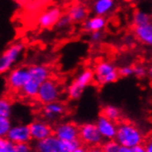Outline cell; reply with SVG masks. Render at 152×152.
Here are the masks:
<instances>
[{
	"label": "cell",
	"mask_w": 152,
	"mask_h": 152,
	"mask_svg": "<svg viewBox=\"0 0 152 152\" xmlns=\"http://www.w3.org/2000/svg\"><path fill=\"white\" fill-rule=\"evenodd\" d=\"M24 50V44L21 42L13 43L8 46L0 55V74L8 72L19 61Z\"/></svg>",
	"instance_id": "cell-6"
},
{
	"label": "cell",
	"mask_w": 152,
	"mask_h": 152,
	"mask_svg": "<svg viewBox=\"0 0 152 152\" xmlns=\"http://www.w3.org/2000/svg\"><path fill=\"white\" fill-rule=\"evenodd\" d=\"M118 152H128V148H120Z\"/></svg>",
	"instance_id": "cell-36"
},
{
	"label": "cell",
	"mask_w": 152,
	"mask_h": 152,
	"mask_svg": "<svg viewBox=\"0 0 152 152\" xmlns=\"http://www.w3.org/2000/svg\"><path fill=\"white\" fill-rule=\"evenodd\" d=\"M71 23H72V21H71V19L69 18V17L67 15H62L60 17V18L58 19L56 27L57 28L64 29V28H68L71 25Z\"/></svg>",
	"instance_id": "cell-27"
},
{
	"label": "cell",
	"mask_w": 152,
	"mask_h": 152,
	"mask_svg": "<svg viewBox=\"0 0 152 152\" xmlns=\"http://www.w3.org/2000/svg\"><path fill=\"white\" fill-rule=\"evenodd\" d=\"M62 15V11L59 7H50L40 15V17L38 18V25L42 28H52L56 27L58 19Z\"/></svg>",
	"instance_id": "cell-13"
},
{
	"label": "cell",
	"mask_w": 152,
	"mask_h": 152,
	"mask_svg": "<svg viewBox=\"0 0 152 152\" xmlns=\"http://www.w3.org/2000/svg\"><path fill=\"white\" fill-rule=\"evenodd\" d=\"M67 15L72 22H82L88 16V9L82 4H75L70 7Z\"/></svg>",
	"instance_id": "cell-18"
},
{
	"label": "cell",
	"mask_w": 152,
	"mask_h": 152,
	"mask_svg": "<svg viewBox=\"0 0 152 152\" xmlns=\"http://www.w3.org/2000/svg\"><path fill=\"white\" fill-rule=\"evenodd\" d=\"M62 96V87L60 83L55 80L49 78L43 82L38 90L36 99L42 104L53 102H57Z\"/></svg>",
	"instance_id": "cell-4"
},
{
	"label": "cell",
	"mask_w": 152,
	"mask_h": 152,
	"mask_svg": "<svg viewBox=\"0 0 152 152\" xmlns=\"http://www.w3.org/2000/svg\"><path fill=\"white\" fill-rule=\"evenodd\" d=\"M93 73L94 81L101 86L115 83L120 77L115 65L106 61L98 62L93 70Z\"/></svg>",
	"instance_id": "cell-5"
},
{
	"label": "cell",
	"mask_w": 152,
	"mask_h": 152,
	"mask_svg": "<svg viewBox=\"0 0 152 152\" xmlns=\"http://www.w3.org/2000/svg\"><path fill=\"white\" fill-rule=\"evenodd\" d=\"M134 33L136 38L146 45H152V24L134 27Z\"/></svg>",
	"instance_id": "cell-17"
},
{
	"label": "cell",
	"mask_w": 152,
	"mask_h": 152,
	"mask_svg": "<svg viewBox=\"0 0 152 152\" xmlns=\"http://www.w3.org/2000/svg\"><path fill=\"white\" fill-rule=\"evenodd\" d=\"M121 148H134L143 145L145 136L136 124L130 121H120L117 124V130L114 138Z\"/></svg>",
	"instance_id": "cell-1"
},
{
	"label": "cell",
	"mask_w": 152,
	"mask_h": 152,
	"mask_svg": "<svg viewBox=\"0 0 152 152\" xmlns=\"http://www.w3.org/2000/svg\"><path fill=\"white\" fill-rule=\"evenodd\" d=\"M81 143L79 140L75 141H61L60 150L59 152H73L78 147H79Z\"/></svg>",
	"instance_id": "cell-24"
},
{
	"label": "cell",
	"mask_w": 152,
	"mask_h": 152,
	"mask_svg": "<svg viewBox=\"0 0 152 152\" xmlns=\"http://www.w3.org/2000/svg\"><path fill=\"white\" fill-rule=\"evenodd\" d=\"M31 152H37V151H35V150H34V151H31Z\"/></svg>",
	"instance_id": "cell-37"
},
{
	"label": "cell",
	"mask_w": 152,
	"mask_h": 152,
	"mask_svg": "<svg viewBox=\"0 0 152 152\" xmlns=\"http://www.w3.org/2000/svg\"><path fill=\"white\" fill-rule=\"evenodd\" d=\"M104 38V34L102 30V31H94L90 33V41L92 43H100Z\"/></svg>",
	"instance_id": "cell-31"
},
{
	"label": "cell",
	"mask_w": 152,
	"mask_h": 152,
	"mask_svg": "<svg viewBox=\"0 0 152 152\" xmlns=\"http://www.w3.org/2000/svg\"><path fill=\"white\" fill-rule=\"evenodd\" d=\"M14 143L10 142L7 137L0 138V152H12Z\"/></svg>",
	"instance_id": "cell-26"
},
{
	"label": "cell",
	"mask_w": 152,
	"mask_h": 152,
	"mask_svg": "<svg viewBox=\"0 0 152 152\" xmlns=\"http://www.w3.org/2000/svg\"><path fill=\"white\" fill-rule=\"evenodd\" d=\"M79 140L85 147H100L103 138L94 123H84L79 126Z\"/></svg>",
	"instance_id": "cell-7"
},
{
	"label": "cell",
	"mask_w": 152,
	"mask_h": 152,
	"mask_svg": "<svg viewBox=\"0 0 152 152\" xmlns=\"http://www.w3.org/2000/svg\"><path fill=\"white\" fill-rule=\"evenodd\" d=\"M102 115H103L104 117L117 123L118 121L121 120L122 112H121L119 107L113 105V104H107L102 108Z\"/></svg>",
	"instance_id": "cell-20"
},
{
	"label": "cell",
	"mask_w": 152,
	"mask_h": 152,
	"mask_svg": "<svg viewBox=\"0 0 152 152\" xmlns=\"http://www.w3.org/2000/svg\"><path fill=\"white\" fill-rule=\"evenodd\" d=\"M6 137L14 144L30 143L31 141L29 125L17 124L10 126Z\"/></svg>",
	"instance_id": "cell-11"
},
{
	"label": "cell",
	"mask_w": 152,
	"mask_h": 152,
	"mask_svg": "<svg viewBox=\"0 0 152 152\" xmlns=\"http://www.w3.org/2000/svg\"><path fill=\"white\" fill-rule=\"evenodd\" d=\"M114 7V0H96L93 5V11L96 16L104 17Z\"/></svg>",
	"instance_id": "cell-19"
},
{
	"label": "cell",
	"mask_w": 152,
	"mask_h": 152,
	"mask_svg": "<svg viewBox=\"0 0 152 152\" xmlns=\"http://www.w3.org/2000/svg\"><path fill=\"white\" fill-rule=\"evenodd\" d=\"M10 126H11V122L9 118L0 116V138L6 137Z\"/></svg>",
	"instance_id": "cell-25"
},
{
	"label": "cell",
	"mask_w": 152,
	"mask_h": 152,
	"mask_svg": "<svg viewBox=\"0 0 152 152\" xmlns=\"http://www.w3.org/2000/svg\"><path fill=\"white\" fill-rule=\"evenodd\" d=\"M73 152H87V148L83 145H80L79 147H78Z\"/></svg>",
	"instance_id": "cell-35"
},
{
	"label": "cell",
	"mask_w": 152,
	"mask_h": 152,
	"mask_svg": "<svg viewBox=\"0 0 152 152\" xmlns=\"http://www.w3.org/2000/svg\"><path fill=\"white\" fill-rule=\"evenodd\" d=\"M53 135L60 141L79 140V126L73 122H62L53 127Z\"/></svg>",
	"instance_id": "cell-8"
},
{
	"label": "cell",
	"mask_w": 152,
	"mask_h": 152,
	"mask_svg": "<svg viewBox=\"0 0 152 152\" xmlns=\"http://www.w3.org/2000/svg\"><path fill=\"white\" fill-rule=\"evenodd\" d=\"M98 130L102 137L103 140H110L114 139L117 130V123L114 121H112L110 119L104 117L103 115H101L98 118L97 122L95 123Z\"/></svg>",
	"instance_id": "cell-14"
},
{
	"label": "cell",
	"mask_w": 152,
	"mask_h": 152,
	"mask_svg": "<svg viewBox=\"0 0 152 152\" xmlns=\"http://www.w3.org/2000/svg\"><path fill=\"white\" fill-rule=\"evenodd\" d=\"M100 147H101L102 152H118L121 148L115 139L104 140Z\"/></svg>",
	"instance_id": "cell-23"
},
{
	"label": "cell",
	"mask_w": 152,
	"mask_h": 152,
	"mask_svg": "<svg viewBox=\"0 0 152 152\" xmlns=\"http://www.w3.org/2000/svg\"><path fill=\"white\" fill-rule=\"evenodd\" d=\"M106 26V18L102 16H94L84 20L83 30L91 33L94 31H102Z\"/></svg>",
	"instance_id": "cell-16"
},
{
	"label": "cell",
	"mask_w": 152,
	"mask_h": 152,
	"mask_svg": "<svg viewBox=\"0 0 152 152\" xmlns=\"http://www.w3.org/2000/svg\"><path fill=\"white\" fill-rule=\"evenodd\" d=\"M149 23H151V17L148 12L143 11V10H137V11L135 12L133 16L134 27L147 25Z\"/></svg>",
	"instance_id": "cell-21"
},
{
	"label": "cell",
	"mask_w": 152,
	"mask_h": 152,
	"mask_svg": "<svg viewBox=\"0 0 152 152\" xmlns=\"http://www.w3.org/2000/svg\"><path fill=\"white\" fill-rule=\"evenodd\" d=\"M29 79L28 67H17L8 72L7 82L8 87L14 92H20Z\"/></svg>",
	"instance_id": "cell-9"
},
{
	"label": "cell",
	"mask_w": 152,
	"mask_h": 152,
	"mask_svg": "<svg viewBox=\"0 0 152 152\" xmlns=\"http://www.w3.org/2000/svg\"><path fill=\"white\" fill-rule=\"evenodd\" d=\"M61 141L53 135L35 142L34 148L37 152H59Z\"/></svg>",
	"instance_id": "cell-15"
},
{
	"label": "cell",
	"mask_w": 152,
	"mask_h": 152,
	"mask_svg": "<svg viewBox=\"0 0 152 152\" xmlns=\"http://www.w3.org/2000/svg\"><path fill=\"white\" fill-rule=\"evenodd\" d=\"M134 75L139 79H143L148 75V69L143 65L134 66Z\"/></svg>",
	"instance_id": "cell-29"
},
{
	"label": "cell",
	"mask_w": 152,
	"mask_h": 152,
	"mask_svg": "<svg viewBox=\"0 0 152 152\" xmlns=\"http://www.w3.org/2000/svg\"><path fill=\"white\" fill-rule=\"evenodd\" d=\"M66 113V105L60 101L53 102L43 104L42 109V115L44 120L47 122H55Z\"/></svg>",
	"instance_id": "cell-12"
},
{
	"label": "cell",
	"mask_w": 152,
	"mask_h": 152,
	"mask_svg": "<svg viewBox=\"0 0 152 152\" xmlns=\"http://www.w3.org/2000/svg\"><path fill=\"white\" fill-rule=\"evenodd\" d=\"M128 152H145V147L144 145H139L134 148H128Z\"/></svg>",
	"instance_id": "cell-32"
},
{
	"label": "cell",
	"mask_w": 152,
	"mask_h": 152,
	"mask_svg": "<svg viewBox=\"0 0 152 152\" xmlns=\"http://www.w3.org/2000/svg\"><path fill=\"white\" fill-rule=\"evenodd\" d=\"M31 141L35 142L53 135V126L44 119H36L29 125Z\"/></svg>",
	"instance_id": "cell-10"
},
{
	"label": "cell",
	"mask_w": 152,
	"mask_h": 152,
	"mask_svg": "<svg viewBox=\"0 0 152 152\" xmlns=\"http://www.w3.org/2000/svg\"><path fill=\"white\" fill-rule=\"evenodd\" d=\"M87 152H102L101 147H90L87 148Z\"/></svg>",
	"instance_id": "cell-33"
},
{
	"label": "cell",
	"mask_w": 152,
	"mask_h": 152,
	"mask_svg": "<svg viewBox=\"0 0 152 152\" xmlns=\"http://www.w3.org/2000/svg\"><path fill=\"white\" fill-rule=\"evenodd\" d=\"M32 148L30 143H19L14 144L12 152H31Z\"/></svg>",
	"instance_id": "cell-30"
},
{
	"label": "cell",
	"mask_w": 152,
	"mask_h": 152,
	"mask_svg": "<svg viewBox=\"0 0 152 152\" xmlns=\"http://www.w3.org/2000/svg\"><path fill=\"white\" fill-rule=\"evenodd\" d=\"M29 71V79L25 85L20 90V94L25 98L32 99L36 98L40 85L50 78V69L45 65H31L28 67Z\"/></svg>",
	"instance_id": "cell-2"
},
{
	"label": "cell",
	"mask_w": 152,
	"mask_h": 152,
	"mask_svg": "<svg viewBox=\"0 0 152 152\" xmlns=\"http://www.w3.org/2000/svg\"><path fill=\"white\" fill-rule=\"evenodd\" d=\"M12 114V103L7 97H0V116L9 118Z\"/></svg>",
	"instance_id": "cell-22"
},
{
	"label": "cell",
	"mask_w": 152,
	"mask_h": 152,
	"mask_svg": "<svg viewBox=\"0 0 152 152\" xmlns=\"http://www.w3.org/2000/svg\"><path fill=\"white\" fill-rule=\"evenodd\" d=\"M118 73L121 77H130L134 75V66H131V65L123 66L118 70Z\"/></svg>",
	"instance_id": "cell-28"
},
{
	"label": "cell",
	"mask_w": 152,
	"mask_h": 152,
	"mask_svg": "<svg viewBox=\"0 0 152 152\" xmlns=\"http://www.w3.org/2000/svg\"><path fill=\"white\" fill-rule=\"evenodd\" d=\"M94 81L93 70L88 68L81 71L67 88V96L71 100H79L85 89Z\"/></svg>",
	"instance_id": "cell-3"
},
{
	"label": "cell",
	"mask_w": 152,
	"mask_h": 152,
	"mask_svg": "<svg viewBox=\"0 0 152 152\" xmlns=\"http://www.w3.org/2000/svg\"><path fill=\"white\" fill-rule=\"evenodd\" d=\"M144 147H145V152H152V143H151V141L147 142Z\"/></svg>",
	"instance_id": "cell-34"
}]
</instances>
